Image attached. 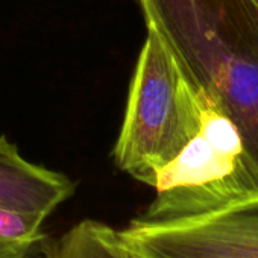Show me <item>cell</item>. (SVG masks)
Returning a JSON list of instances; mask_svg holds the SVG:
<instances>
[{"instance_id": "1", "label": "cell", "mask_w": 258, "mask_h": 258, "mask_svg": "<svg viewBox=\"0 0 258 258\" xmlns=\"http://www.w3.org/2000/svg\"><path fill=\"white\" fill-rule=\"evenodd\" d=\"M191 82L258 167V0H139Z\"/></svg>"}, {"instance_id": "2", "label": "cell", "mask_w": 258, "mask_h": 258, "mask_svg": "<svg viewBox=\"0 0 258 258\" xmlns=\"http://www.w3.org/2000/svg\"><path fill=\"white\" fill-rule=\"evenodd\" d=\"M204 93L163 37L148 25L112 158L131 178L154 187L158 173L196 137Z\"/></svg>"}, {"instance_id": "3", "label": "cell", "mask_w": 258, "mask_h": 258, "mask_svg": "<svg viewBox=\"0 0 258 258\" xmlns=\"http://www.w3.org/2000/svg\"><path fill=\"white\" fill-rule=\"evenodd\" d=\"M196 137L157 176V196L137 219L167 222L198 217L258 201V167L235 126L204 94Z\"/></svg>"}, {"instance_id": "4", "label": "cell", "mask_w": 258, "mask_h": 258, "mask_svg": "<svg viewBox=\"0 0 258 258\" xmlns=\"http://www.w3.org/2000/svg\"><path fill=\"white\" fill-rule=\"evenodd\" d=\"M121 234L145 258H258V201L167 222L136 217Z\"/></svg>"}, {"instance_id": "5", "label": "cell", "mask_w": 258, "mask_h": 258, "mask_svg": "<svg viewBox=\"0 0 258 258\" xmlns=\"http://www.w3.org/2000/svg\"><path fill=\"white\" fill-rule=\"evenodd\" d=\"M75 190L67 175L28 161L0 136V208L47 219Z\"/></svg>"}, {"instance_id": "6", "label": "cell", "mask_w": 258, "mask_h": 258, "mask_svg": "<svg viewBox=\"0 0 258 258\" xmlns=\"http://www.w3.org/2000/svg\"><path fill=\"white\" fill-rule=\"evenodd\" d=\"M37 258H145L112 226L85 219L56 238H46Z\"/></svg>"}, {"instance_id": "7", "label": "cell", "mask_w": 258, "mask_h": 258, "mask_svg": "<svg viewBox=\"0 0 258 258\" xmlns=\"http://www.w3.org/2000/svg\"><path fill=\"white\" fill-rule=\"evenodd\" d=\"M44 217L0 208V258H32L47 234Z\"/></svg>"}]
</instances>
